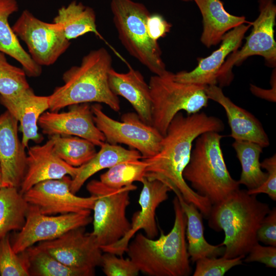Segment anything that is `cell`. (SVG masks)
I'll list each match as a JSON object with an SVG mask.
<instances>
[{
	"mask_svg": "<svg viewBox=\"0 0 276 276\" xmlns=\"http://www.w3.org/2000/svg\"><path fill=\"white\" fill-rule=\"evenodd\" d=\"M224 129L220 119L203 112L186 116L181 111L178 112L163 137L159 151L151 157L142 158L147 163L145 177L164 182L174 193L180 192L186 201L194 204L208 218L212 203L188 185L182 173L189 163L195 139L204 132H220Z\"/></svg>",
	"mask_w": 276,
	"mask_h": 276,
	"instance_id": "cell-1",
	"label": "cell"
},
{
	"mask_svg": "<svg viewBox=\"0 0 276 276\" xmlns=\"http://www.w3.org/2000/svg\"><path fill=\"white\" fill-rule=\"evenodd\" d=\"M175 219L170 232L160 230L157 239L137 234L129 241L128 258L140 272L149 276H188L191 273L186 242L187 217L175 196L173 201Z\"/></svg>",
	"mask_w": 276,
	"mask_h": 276,
	"instance_id": "cell-2",
	"label": "cell"
},
{
	"mask_svg": "<svg viewBox=\"0 0 276 276\" xmlns=\"http://www.w3.org/2000/svg\"><path fill=\"white\" fill-rule=\"evenodd\" d=\"M270 211L269 205L259 201L257 195L240 189L212 205L208 225L216 231L224 232V239L220 244L224 246L222 256L245 257L258 242L257 231Z\"/></svg>",
	"mask_w": 276,
	"mask_h": 276,
	"instance_id": "cell-3",
	"label": "cell"
},
{
	"mask_svg": "<svg viewBox=\"0 0 276 276\" xmlns=\"http://www.w3.org/2000/svg\"><path fill=\"white\" fill-rule=\"evenodd\" d=\"M111 65L112 58L106 49L90 51L83 57L79 65L72 66L63 73L64 84L56 87L49 96L50 111H58L75 104L96 102L119 111V99L108 83Z\"/></svg>",
	"mask_w": 276,
	"mask_h": 276,
	"instance_id": "cell-4",
	"label": "cell"
},
{
	"mask_svg": "<svg viewBox=\"0 0 276 276\" xmlns=\"http://www.w3.org/2000/svg\"><path fill=\"white\" fill-rule=\"evenodd\" d=\"M223 137L214 131L198 136L182 173L190 187L207 198L212 205L240 189L238 180L232 178L224 159L220 144Z\"/></svg>",
	"mask_w": 276,
	"mask_h": 276,
	"instance_id": "cell-5",
	"label": "cell"
},
{
	"mask_svg": "<svg viewBox=\"0 0 276 276\" xmlns=\"http://www.w3.org/2000/svg\"><path fill=\"white\" fill-rule=\"evenodd\" d=\"M110 8L119 39L127 52L154 75L166 73L158 41L147 32L150 13L147 7L132 0H111Z\"/></svg>",
	"mask_w": 276,
	"mask_h": 276,
	"instance_id": "cell-6",
	"label": "cell"
},
{
	"mask_svg": "<svg viewBox=\"0 0 276 276\" xmlns=\"http://www.w3.org/2000/svg\"><path fill=\"white\" fill-rule=\"evenodd\" d=\"M174 74L167 71L162 75L150 78L152 101V122L164 136L174 117L181 110L188 114L198 112L207 106L209 99L205 93L206 85L176 81Z\"/></svg>",
	"mask_w": 276,
	"mask_h": 276,
	"instance_id": "cell-7",
	"label": "cell"
},
{
	"mask_svg": "<svg viewBox=\"0 0 276 276\" xmlns=\"http://www.w3.org/2000/svg\"><path fill=\"white\" fill-rule=\"evenodd\" d=\"M136 188L133 184L120 188H112L98 180L87 183V190L91 195L97 197L93 208L91 233L100 247L115 243L130 229L126 209L130 204V192Z\"/></svg>",
	"mask_w": 276,
	"mask_h": 276,
	"instance_id": "cell-8",
	"label": "cell"
},
{
	"mask_svg": "<svg viewBox=\"0 0 276 276\" xmlns=\"http://www.w3.org/2000/svg\"><path fill=\"white\" fill-rule=\"evenodd\" d=\"M94 122L110 144H123L137 150L143 158L155 155L163 136L152 125L143 122L135 112H127L116 121L105 113L99 103L91 106Z\"/></svg>",
	"mask_w": 276,
	"mask_h": 276,
	"instance_id": "cell-9",
	"label": "cell"
},
{
	"mask_svg": "<svg viewBox=\"0 0 276 276\" xmlns=\"http://www.w3.org/2000/svg\"><path fill=\"white\" fill-rule=\"evenodd\" d=\"M260 14L252 22V29L246 38V42L240 50L229 54L220 68L217 83L220 86L229 84L233 79L232 69L240 64L248 57L262 56L266 64L275 67L276 64V42L274 39L276 6L272 0H259Z\"/></svg>",
	"mask_w": 276,
	"mask_h": 276,
	"instance_id": "cell-10",
	"label": "cell"
},
{
	"mask_svg": "<svg viewBox=\"0 0 276 276\" xmlns=\"http://www.w3.org/2000/svg\"><path fill=\"white\" fill-rule=\"evenodd\" d=\"M12 28L41 66L53 64L71 44L59 24L42 21L28 10L22 11Z\"/></svg>",
	"mask_w": 276,
	"mask_h": 276,
	"instance_id": "cell-11",
	"label": "cell"
},
{
	"mask_svg": "<svg viewBox=\"0 0 276 276\" xmlns=\"http://www.w3.org/2000/svg\"><path fill=\"white\" fill-rule=\"evenodd\" d=\"M90 211L58 215L41 213L36 206L29 204L26 221L14 237L12 246L19 254L35 244L51 240L75 228L84 227L92 218Z\"/></svg>",
	"mask_w": 276,
	"mask_h": 276,
	"instance_id": "cell-12",
	"label": "cell"
},
{
	"mask_svg": "<svg viewBox=\"0 0 276 276\" xmlns=\"http://www.w3.org/2000/svg\"><path fill=\"white\" fill-rule=\"evenodd\" d=\"M72 177L40 182L23 194L26 201L35 205L42 214L49 215L78 213L93 210L97 197H83L71 190Z\"/></svg>",
	"mask_w": 276,
	"mask_h": 276,
	"instance_id": "cell-13",
	"label": "cell"
},
{
	"mask_svg": "<svg viewBox=\"0 0 276 276\" xmlns=\"http://www.w3.org/2000/svg\"><path fill=\"white\" fill-rule=\"evenodd\" d=\"M63 264L74 267L95 269L100 266L103 251L91 233L84 227L67 231L59 237L36 245Z\"/></svg>",
	"mask_w": 276,
	"mask_h": 276,
	"instance_id": "cell-14",
	"label": "cell"
},
{
	"mask_svg": "<svg viewBox=\"0 0 276 276\" xmlns=\"http://www.w3.org/2000/svg\"><path fill=\"white\" fill-rule=\"evenodd\" d=\"M141 182L143 188L139 199L141 210L134 213L130 229L115 243L101 247L103 252L123 256L130 240L140 229L143 230L146 236L150 238L154 239L157 236L158 229L155 219L156 210L161 203L168 198V193L171 189L164 182L156 179L150 180L144 177Z\"/></svg>",
	"mask_w": 276,
	"mask_h": 276,
	"instance_id": "cell-15",
	"label": "cell"
},
{
	"mask_svg": "<svg viewBox=\"0 0 276 276\" xmlns=\"http://www.w3.org/2000/svg\"><path fill=\"white\" fill-rule=\"evenodd\" d=\"M66 112L45 111L39 118L38 125L44 134L73 135L86 139L96 146L105 142L103 134L96 126L89 103L68 106Z\"/></svg>",
	"mask_w": 276,
	"mask_h": 276,
	"instance_id": "cell-16",
	"label": "cell"
},
{
	"mask_svg": "<svg viewBox=\"0 0 276 276\" xmlns=\"http://www.w3.org/2000/svg\"><path fill=\"white\" fill-rule=\"evenodd\" d=\"M18 122L8 110L0 115V165L3 187L19 188L27 153L18 134Z\"/></svg>",
	"mask_w": 276,
	"mask_h": 276,
	"instance_id": "cell-17",
	"label": "cell"
},
{
	"mask_svg": "<svg viewBox=\"0 0 276 276\" xmlns=\"http://www.w3.org/2000/svg\"><path fill=\"white\" fill-rule=\"evenodd\" d=\"M80 170V167L69 165L56 154L50 137L44 144L29 149L26 172L19 191L23 195L34 185L44 180L59 179L66 175L73 178Z\"/></svg>",
	"mask_w": 276,
	"mask_h": 276,
	"instance_id": "cell-18",
	"label": "cell"
},
{
	"mask_svg": "<svg viewBox=\"0 0 276 276\" xmlns=\"http://www.w3.org/2000/svg\"><path fill=\"white\" fill-rule=\"evenodd\" d=\"M251 22L240 25L228 31L221 40L219 48L209 56L199 59L197 66L190 72L181 71L174 74L177 81L202 85L217 83V76L225 59L232 53L238 50L245 33Z\"/></svg>",
	"mask_w": 276,
	"mask_h": 276,
	"instance_id": "cell-19",
	"label": "cell"
},
{
	"mask_svg": "<svg viewBox=\"0 0 276 276\" xmlns=\"http://www.w3.org/2000/svg\"><path fill=\"white\" fill-rule=\"evenodd\" d=\"M205 93L209 99L223 107L231 130L230 136L235 141L254 142L263 148L269 145L268 136L259 120L252 113L233 103L224 95L220 87L216 84L208 85Z\"/></svg>",
	"mask_w": 276,
	"mask_h": 276,
	"instance_id": "cell-20",
	"label": "cell"
},
{
	"mask_svg": "<svg viewBox=\"0 0 276 276\" xmlns=\"http://www.w3.org/2000/svg\"><path fill=\"white\" fill-rule=\"evenodd\" d=\"M0 103L19 123L21 143L26 148L30 141L36 143L42 141L43 137L38 131V122L41 115L49 109V96H37L30 87L13 98L0 96Z\"/></svg>",
	"mask_w": 276,
	"mask_h": 276,
	"instance_id": "cell-21",
	"label": "cell"
},
{
	"mask_svg": "<svg viewBox=\"0 0 276 276\" xmlns=\"http://www.w3.org/2000/svg\"><path fill=\"white\" fill-rule=\"evenodd\" d=\"M108 83L114 94L130 103L143 122L152 125L150 87L139 71L129 66L128 72L123 73L111 68L108 73Z\"/></svg>",
	"mask_w": 276,
	"mask_h": 276,
	"instance_id": "cell-22",
	"label": "cell"
},
{
	"mask_svg": "<svg viewBox=\"0 0 276 276\" xmlns=\"http://www.w3.org/2000/svg\"><path fill=\"white\" fill-rule=\"evenodd\" d=\"M201 13L203 31L200 41L207 48L221 41L225 33L234 28L249 24L244 16L228 13L220 0H193Z\"/></svg>",
	"mask_w": 276,
	"mask_h": 276,
	"instance_id": "cell-23",
	"label": "cell"
},
{
	"mask_svg": "<svg viewBox=\"0 0 276 276\" xmlns=\"http://www.w3.org/2000/svg\"><path fill=\"white\" fill-rule=\"evenodd\" d=\"M18 9L16 0H0V51L18 61L27 76L37 77L42 73V66L24 49L8 22L9 17Z\"/></svg>",
	"mask_w": 276,
	"mask_h": 276,
	"instance_id": "cell-24",
	"label": "cell"
},
{
	"mask_svg": "<svg viewBox=\"0 0 276 276\" xmlns=\"http://www.w3.org/2000/svg\"><path fill=\"white\" fill-rule=\"evenodd\" d=\"M187 217L186 237L188 240V252L192 262L205 257L222 256L224 246L209 243L204 236L202 214L196 206L188 203L180 192L175 193Z\"/></svg>",
	"mask_w": 276,
	"mask_h": 276,
	"instance_id": "cell-25",
	"label": "cell"
},
{
	"mask_svg": "<svg viewBox=\"0 0 276 276\" xmlns=\"http://www.w3.org/2000/svg\"><path fill=\"white\" fill-rule=\"evenodd\" d=\"M100 147V150L89 162L80 166L78 174L72 178L71 190L73 193L78 192L86 181L99 171L120 163L143 158L137 150L127 149L117 144L105 142Z\"/></svg>",
	"mask_w": 276,
	"mask_h": 276,
	"instance_id": "cell-26",
	"label": "cell"
},
{
	"mask_svg": "<svg viewBox=\"0 0 276 276\" xmlns=\"http://www.w3.org/2000/svg\"><path fill=\"white\" fill-rule=\"evenodd\" d=\"M96 21L94 9L75 1L60 8L53 19L54 22L61 26L65 37L69 40L87 33H93L103 39L97 29Z\"/></svg>",
	"mask_w": 276,
	"mask_h": 276,
	"instance_id": "cell-27",
	"label": "cell"
},
{
	"mask_svg": "<svg viewBox=\"0 0 276 276\" xmlns=\"http://www.w3.org/2000/svg\"><path fill=\"white\" fill-rule=\"evenodd\" d=\"M29 206L18 188H0V240L9 232L22 228Z\"/></svg>",
	"mask_w": 276,
	"mask_h": 276,
	"instance_id": "cell-28",
	"label": "cell"
},
{
	"mask_svg": "<svg viewBox=\"0 0 276 276\" xmlns=\"http://www.w3.org/2000/svg\"><path fill=\"white\" fill-rule=\"evenodd\" d=\"M232 146L241 166L239 184L245 186L247 190L259 187L268 175L262 170L260 162L263 148L257 143L245 141H235Z\"/></svg>",
	"mask_w": 276,
	"mask_h": 276,
	"instance_id": "cell-29",
	"label": "cell"
},
{
	"mask_svg": "<svg viewBox=\"0 0 276 276\" xmlns=\"http://www.w3.org/2000/svg\"><path fill=\"white\" fill-rule=\"evenodd\" d=\"M29 265L30 275L92 276L95 269L67 266L47 251L32 246L25 251Z\"/></svg>",
	"mask_w": 276,
	"mask_h": 276,
	"instance_id": "cell-30",
	"label": "cell"
},
{
	"mask_svg": "<svg viewBox=\"0 0 276 276\" xmlns=\"http://www.w3.org/2000/svg\"><path fill=\"white\" fill-rule=\"evenodd\" d=\"M54 150L56 154L69 165L80 167L96 154V145L89 141L76 136L53 135Z\"/></svg>",
	"mask_w": 276,
	"mask_h": 276,
	"instance_id": "cell-31",
	"label": "cell"
},
{
	"mask_svg": "<svg viewBox=\"0 0 276 276\" xmlns=\"http://www.w3.org/2000/svg\"><path fill=\"white\" fill-rule=\"evenodd\" d=\"M146 162L143 159L120 163L110 168L100 176V181L107 186L120 188L141 182L145 177Z\"/></svg>",
	"mask_w": 276,
	"mask_h": 276,
	"instance_id": "cell-32",
	"label": "cell"
},
{
	"mask_svg": "<svg viewBox=\"0 0 276 276\" xmlns=\"http://www.w3.org/2000/svg\"><path fill=\"white\" fill-rule=\"evenodd\" d=\"M23 68L10 64L6 54L0 51V96L14 97L31 87Z\"/></svg>",
	"mask_w": 276,
	"mask_h": 276,
	"instance_id": "cell-33",
	"label": "cell"
},
{
	"mask_svg": "<svg viewBox=\"0 0 276 276\" xmlns=\"http://www.w3.org/2000/svg\"><path fill=\"white\" fill-rule=\"evenodd\" d=\"M0 275H30L25 251L19 254L14 251L8 234L0 240Z\"/></svg>",
	"mask_w": 276,
	"mask_h": 276,
	"instance_id": "cell-34",
	"label": "cell"
},
{
	"mask_svg": "<svg viewBox=\"0 0 276 276\" xmlns=\"http://www.w3.org/2000/svg\"><path fill=\"white\" fill-rule=\"evenodd\" d=\"M245 257H205L196 261L193 276H223L232 267L242 264Z\"/></svg>",
	"mask_w": 276,
	"mask_h": 276,
	"instance_id": "cell-35",
	"label": "cell"
},
{
	"mask_svg": "<svg viewBox=\"0 0 276 276\" xmlns=\"http://www.w3.org/2000/svg\"><path fill=\"white\" fill-rule=\"evenodd\" d=\"M100 266L107 276H136L139 270L128 258L124 259L122 256L108 252H103Z\"/></svg>",
	"mask_w": 276,
	"mask_h": 276,
	"instance_id": "cell-36",
	"label": "cell"
},
{
	"mask_svg": "<svg viewBox=\"0 0 276 276\" xmlns=\"http://www.w3.org/2000/svg\"><path fill=\"white\" fill-rule=\"evenodd\" d=\"M262 168L267 171V177L266 180L259 187L247 190L249 194L257 195L264 193L273 200H276V155L273 154L272 156L266 158L261 163Z\"/></svg>",
	"mask_w": 276,
	"mask_h": 276,
	"instance_id": "cell-37",
	"label": "cell"
},
{
	"mask_svg": "<svg viewBox=\"0 0 276 276\" xmlns=\"http://www.w3.org/2000/svg\"><path fill=\"white\" fill-rule=\"evenodd\" d=\"M257 240L276 247V209L272 208L262 221L257 232Z\"/></svg>",
	"mask_w": 276,
	"mask_h": 276,
	"instance_id": "cell-38",
	"label": "cell"
},
{
	"mask_svg": "<svg viewBox=\"0 0 276 276\" xmlns=\"http://www.w3.org/2000/svg\"><path fill=\"white\" fill-rule=\"evenodd\" d=\"M244 261L246 263L258 262L268 267H276V247L263 246L257 242L250 249Z\"/></svg>",
	"mask_w": 276,
	"mask_h": 276,
	"instance_id": "cell-39",
	"label": "cell"
},
{
	"mask_svg": "<svg viewBox=\"0 0 276 276\" xmlns=\"http://www.w3.org/2000/svg\"><path fill=\"white\" fill-rule=\"evenodd\" d=\"M147 29L151 39L157 41L170 32L171 25L159 14H150L147 20Z\"/></svg>",
	"mask_w": 276,
	"mask_h": 276,
	"instance_id": "cell-40",
	"label": "cell"
},
{
	"mask_svg": "<svg viewBox=\"0 0 276 276\" xmlns=\"http://www.w3.org/2000/svg\"><path fill=\"white\" fill-rule=\"evenodd\" d=\"M271 83L272 88L270 89H264L255 85L250 84V90L255 96L259 98L266 100L268 101L275 102L276 84L275 72L274 75L272 76Z\"/></svg>",
	"mask_w": 276,
	"mask_h": 276,
	"instance_id": "cell-41",
	"label": "cell"
},
{
	"mask_svg": "<svg viewBox=\"0 0 276 276\" xmlns=\"http://www.w3.org/2000/svg\"><path fill=\"white\" fill-rule=\"evenodd\" d=\"M3 187V177H2V172L1 170V167L0 165V188Z\"/></svg>",
	"mask_w": 276,
	"mask_h": 276,
	"instance_id": "cell-42",
	"label": "cell"
},
{
	"mask_svg": "<svg viewBox=\"0 0 276 276\" xmlns=\"http://www.w3.org/2000/svg\"><path fill=\"white\" fill-rule=\"evenodd\" d=\"M182 1H184V2H189V1H191L192 0H181Z\"/></svg>",
	"mask_w": 276,
	"mask_h": 276,
	"instance_id": "cell-43",
	"label": "cell"
}]
</instances>
